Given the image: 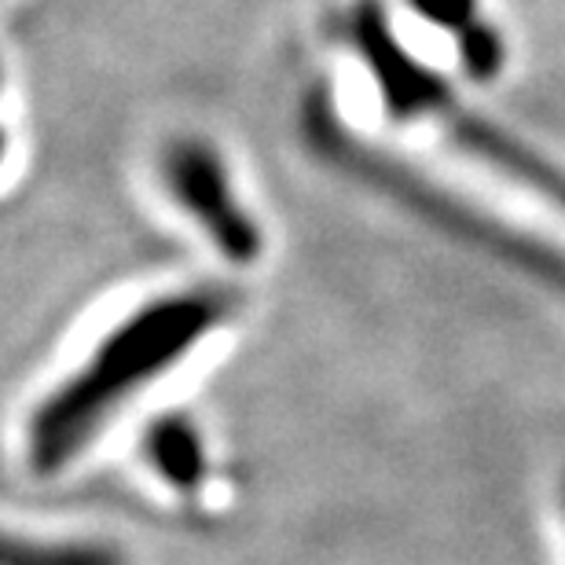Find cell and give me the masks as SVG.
Instances as JSON below:
<instances>
[{
	"label": "cell",
	"mask_w": 565,
	"mask_h": 565,
	"mask_svg": "<svg viewBox=\"0 0 565 565\" xmlns=\"http://www.w3.org/2000/svg\"><path fill=\"white\" fill-rule=\"evenodd\" d=\"M562 511H565V481H562Z\"/></svg>",
	"instance_id": "cell-8"
},
{
	"label": "cell",
	"mask_w": 565,
	"mask_h": 565,
	"mask_svg": "<svg viewBox=\"0 0 565 565\" xmlns=\"http://www.w3.org/2000/svg\"><path fill=\"white\" fill-rule=\"evenodd\" d=\"M239 305V290L228 282H188L121 312L30 408L22 426L30 478H60L88 456L107 426L228 327Z\"/></svg>",
	"instance_id": "cell-1"
},
{
	"label": "cell",
	"mask_w": 565,
	"mask_h": 565,
	"mask_svg": "<svg viewBox=\"0 0 565 565\" xmlns=\"http://www.w3.org/2000/svg\"><path fill=\"white\" fill-rule=\"evenodd\" d=\"M140 462L177 495H195L210 481V445L199 423L184 412H162L143 426Z\"/></svg>",
	"instance_id": "cell-5"
},
{
	"label": "cell",
	"mask_w": 565,
	"mask_h": 565,
	"mask_svg": "<svg viewBox=\"0 0 565 565\" xmlns=\"http://www.w3.org/2000/svg\"><path fill=\"white\" fill-rule=\"evenodd\" d=\"M338 38L360 60L393 118L437 132L459 154L492 169L511 188L540 199L565 217V169L551 162L547 154H540L518 132L492 121L467 96H459V88L448 77H440L434 66H426L419 55L408 52V44L401 41L397 26L379 0L349 4L342 22H338Z\"/></svg>",
	"instance_id": "cell-2"
},
{
	"label": "cell",
	"mask_w": 565,
	"mask_h": 565,
	"mask_svg": "<svg viewBox=\"0 0 565 565\" xmlns=\"http://www.w3.org/2000/svg\"><path fill=\"white\" fill-rule=\"evenodd\" d=\"M309 140L320 147V151L331 158L338 169L360 177L364 184H371L375 191H386L390 199L404 202L408 210H415L419 217H426L429 224L445 232H456L459 239L473 243L478 250L500 257V262L522 268L525 276H533L544 287L558 290L565 298V250L562 246L529 239L507 221H495L489 213L470 210L467 202L451 195L448 188L429 184L423 180V173H415L412 166L397 162L393 154L371 147L364 137L349 132L342 121H338L334 107L327 99H316V107H309Z\"/></svg>",
	"instance_id": "cell-3"
},
{
	"label": "cell",
	"mask_w": 565,
	"mask_h": 565,
	"mask_svg": "<svg viewBox=\"0 0 565 565\" xmlns=\"http://www.w3.org/2000/svg\"><path fill=\"white\" fill-rule=\"evenodd\" d=\"M4 565H132L121 547L99 536L8 533Z\"/></svg>",
	"instance_id": "cell-6"
},
{
	"label": "cell",
	"mask_w": 565,
	"mask_h": 565,
	"mask_svg": "<svg viewBox=\"0 0 565 565\" xmlns=\"http://www.w3.org/2000/svg\"><path fill=\"white\" fill-rule=\"evenodd\" d=\"M158 184L166 199L195 224L224 262L250 268L265 254V228L239 195L224 154L202 137H177L158 154Z\"/></svg>",
	"instance_id": "cell-4"
},
{
	"label": "cell",
	"mask_w": 565,
	"mask_h": 565,
	"mask_svg": "<svg viewBox=\"0 0 565 565\" xmlns=\"http://www.w3.org/2000/svg\"><path fill=\"white\" fill-rule=\"evenodd\" d=\"M408 8L426 26L445 30L451 44H459L462 38H470L473 30H481L489 22L481 11V0H408Z\"/></svg>",
	"instance_id": "cell-7"
}]
</instances>
